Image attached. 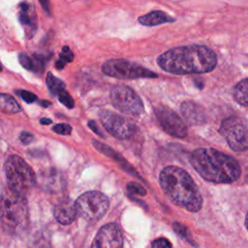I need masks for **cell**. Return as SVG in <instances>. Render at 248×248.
Returning a JSON list of instances; mask_svg holds the SVG:
<instances>
[{"instance_id": "cell-3", "label": "cell", "mask_w": 248, "mask_h": 248, "mask_svg": "<svg viewBox=\"0 0 248 248\" xmlns=\"http://www.w3.org/2000/svg\"><path fill=\"white\" fill-rule=\"evenodd\" d=\"M160 185L167 196L177 205L197 212L202 208V198L188 172L175 166L163 169L159 176Z\"/></svg>"}, {"instance_id": "cell-4", "label": "cell", "mask_w": 248, "mask_h": 248, "mask_svg": "<svg viewBox=\"0 0 248 248\" xmlns=\"http://www.w3.org/2000/svg\"><path fill=\"white\" fill-rule=\"evenodd\" d=\"M29 223L28 205L25 196L8 185L0 188V225L9 233L23 232Z\"/></svg>"}, {"instance_id": "cell-25", "label": "cell", "mask_w": 248, "mask_h": 248, "mask_svg": "<svg viewBox=\"0 0 248 248\" xmlns=\"http://www.w3.org/2000/svg\"><path fill=\"white\" fill-rule=\"evenodd\" d=\"M127 191L130 194L134 195H140V196H144L146 194L145 189L139 183L137 182H130L127 184Z\"/></svg>"}, {"instance_id": "cell-31", "label": "cell", "mask_w": 248, "mask_h": 248, "mask_svg": "<svg viewBox=\"0 0 248 248\" xmlns=\"http://www.w3.org/2000/svg\"><path fill=\"white\" fill-rule=\"evenodd\" d=\"M88 126H89V128H91V130H92L94 133H96V134L99 135L100 137H104L102 131L99 129V127H98V125L96 124L95 121L89 120V121H88Z\"/></svg>"}, {"instance_id": "cell-5", "label": "cell", "mask_w": 248, "mask_h": 248, "mask_svg": "<svg viewBox=\"0 0 248 248\" xmlns=\"http://www.w3.org/2000/svg\"><path fill=\"white\" fill-rule=\"evenodd\" d=\"M4 170L8 186L23 196L32 189L36 182V176L31 167L17 155H11L6 160Z\"/></svg>"}, {"instance_id": "cell-12", "label": "cell", "mask_w": 248, "mask_h": 248, "mask_svg": "<svg viewBox=\"0 0 248 248\" xmlns=\"http://www.w3.org/2000/svg\"><path fill=\"white\" fill-rule=\"evenodd\" d=\"M123 235L120 228L114 223L103 226L97 232L91 248H122Z\"/></svg>"}, {"instance_id": "cell-14", "label": "cell", "mask_w": 248, "mask_h": 248, "mask_svg": "<svg viewBox=\"0 0 248 248\" xmlns=\"http://www.w3.org/2000/svg\"><path fill=\"white\" fill-rule=\"evenodd\" d=\"M180 111L184 119L191 125H201L206 120L204 108L195 102H183L180 106Z\"/></svg>"}, {"instance_id": "cell-24", "label": "cell", "mask_w": 248, "mask_h": 248, "mask_svg": "<svg viewBox=\"0 0 248 248\" xmlns=\"http://www.w3.org/2000/svg\"><path fill=\"white\" fill-rule=\"evenodd\" d=\"M57 98H58V100H59L65 107H67V108H74L75 102H74L73 98L71 97V95H70L66 90H64V91H62L61 93H59V94L57 95Z\"/></svg>"}, {"instance_id": "cell-17", "label": "cell", "mask_w": 248, "mask_h": 248, "mask_svg": "<svg viewBox=\"0 0 248 248\" xmlns=\"http://www.w3.org/2000/svg\"><path fill=\"white\" fill-rule=\"evenodd\" d=\"M175 19L162 11H153L139 17V22L145 26H155L167 22H172Z\"/></svg>"}, {"instance_id": "cell-21", "label": "cell", "mask_w": 248, "mask_h": 248, "mask_svg": "<svg viewBox=\"0 0 248 248\" xmlns=\"http://www.w3.org/2000/svg\"><path fill=\"white\" fill-rule=\"evenodd\" d=\"M93 145H94V147H95L97 150H99L101 153H103V154H105V155H107V156L112 158L113 160L119 162L120 164H122V166H124V165L129 166V164L125 161V159H124L120 154H118L115 150H113L112 148H110L108 145H107V144H105V143H102V142H100V141H98V140H93Z\"/></svg>"}, {"instance_id": "cell-32", "label": "cell", "mask_w": 248, "mask_h": 248, "mask_svg": "<svg viewBox=\"0 0 248 248\" xmlns=\"http://www.w3.org/2000/svg\"><path fill=\"white\" fill-rule=\"evenodd\" d=\"M39 2L41 4L42 8L46 11V13L49 14L50 9H49V2H48V0H39Z\"/></svg>"}, {"instance_id": "cell-35", "label": "cell", "mask_w": 248, "mask_h": 248, "mask_svg": "<svg viewBox=\"0 0 248 248\" xmlns=\"http://www.w3.org/2000/svg\"><path fill=\"white\" fill-rule=\"evenodd\" d=\"M245 225H246V228H247V230H248V213H247L246 218H245Z\"/></svg>"}, {"instance_id": "cell-30", "label": "cell", "mask_w": 248, "mask_h": 248, "mask_svg": "<svg viewBox=\"0 0 248 248\" xmlns=\"http://www.w3.org/2000/svg\"><path fill=\"white\" fill-rule=\"evenodd\" d=\"M19 139L20 140L24 143V144H28L33 140V135L28 133V132H21L19 135Z\"/></svg>"}, {"instance_id": "cell-8", "label": "cell", "mask_w": 248, "mask_h": 248, "mask_svg": "<svg viewBox=\"0 0 248 248\" xmlns=\"http://www.w3.org/2000/svg\"><path fill=\"white\" fill-rule=\"evenodd\" d=\"M102 71L107 76L121 79L157 78V75L155 73L125 59L107 60L102 66Z\"/></svg>"}, {"instance_id": "cell-10", "label": "cell", "mask_w": 248, "mask_h": 248, "mask_svg": "<svg viewBox=\"0 0 248 248\" xmlns=\"http://www.w3.org/2000/svg\"><path fill=\"white\" fill-rule=\"evenodd\" d=\"M100 119L105 129L118 140L129 139L135 132L134 124L117 113L103 110L100 113Z\"/></svg>"}, {"instance_id": "cell-15", "label": "cell", "mask_w": 248, "mask_h": 248, "mask_svg": "<svg viewBox=\"0 0 248 248\" xmlns=\"http://www.w3.org/2000/svg\"><path fill=\"white\" fill-rule=\"evenodd\" d=\"M77 213L76 202H73L70 199H63L55 205L54 208V216L62 225L71 224L76 219Z\"/></svg>"}, {"instance_id": "cell-11", "label": "cell", "mask_w": 248, "mask_h": 248, "mask_svg": "<svg viewBox=\"0 0 248 248\" xmlns=\"http://www.w3.org/2000/svg\"><path fill=\"white\" fill-rule=\"evenodd\" d=\"M156 117L166 133L175 138H184L188 134L185 122L173 110L166 107H159L155 110Z\"/></svg>"}, {"instance_id": "cell-29", "label": "cell", "mask_w": 248, "mask_h": 248, "mask_svg": "<svg viewBox=\"0 0 248 248\" xmlns=\"http://www.w3.org/2000/svg\"><path fill=\"white\" fill-rule=\"evenodd\" d=\"M17 94L20 95V97L26 102V103H33L37 100V96L35 94H33L32 92H29V91H26V90H19L17 91Z\"/></svg>"}, {"instance_id": "cell-27", "label": "cell", "mask_w": 248, "mask_h": 248, "mask_svg": "<svg viewBox=\"0 0 248 248\" xmlns=\"http://www.w3.org/2000/svg\"><path fill=\"white\" fill-rule=\"evenodd\" d=\"M52 131L55 132L56 134L66 136V135H70V134L72 133V127H71V125H69V124L60 123V124L54 125V126L52 127Z\"/></svg>"}, {"instance_id": "cell-2", "label": "cell", "mask_w": 248, "mask_h": 248, "mask_svg": "<svg viewBox=\"0 0 248 248\" xmlns=\"http://www.w3.org/2000/svg\"><path fill=\"white\" fill-rule=\"evenodd\" d=\"M192 167L205 180L231 183L238 179L241 170L237 161L213 148H199L190 156Z\"/></svg>"}, {"instance_id": "cell-22", "label": "cell", "mask_w": 248, "mask_h": 248, "mask_svg": "<svg viewBox=\"0 0 248 248\" xmlns=\"http://www.w3.org/2000/svg\"><path fill=\"white\" fill-rule=\"evenodd\" d=\"M46 84L49 89V92L53 95L56 96L61 93L62 91L65 90V84L63 81H61L59 78L54 77L51 73H47L46 75Z\"/></svg>"}, {"instance_id": "cell-16", "label": "cell", "mask_w": 248, "mask_h": 248, "mask_svg": "<svg viewBox=\"0 0 248 248\" xmlns=\"http://www.w3.org/2000/svg\"><path fill=\"white\" fill-rule=\"evenodd\" d=\"M19 14L18 19L21 25L25 28L26 34L31 37L37 28V16L35 8L32 4L22 2L18 5Z\"/></svg>"}, {"instance_id": "cell-6", "label": "cell", "mask_w": 248, "mask_h": 248, "mask_svg": "<svg viewBox=\"0 0 248 248\" xmlns=\"http://www.w3.org/2000/svg\"><path fill=\"white\" fill-rule=\"evenodd\" d=\"M220 133L232 150L240 152L248 149V120L246 118L238 115L226 118L221 124Z\"/></svg>"}, {"instance_id": "cell-36", "label": "cell", "mask_w": 248, "mask_h": 248, "mask_svg": "<svg viewBox=\"0 0 248 248\" xmlns=\"http://www.w3.org/2000/svg\"><path fill=\"white\" fill-rule=\"evenodd\" d=\"M0 71H2V66H1V63H0Z\"/></svg>"}, {"instance_id": "cell-28", "label": "cell", "mask_w": 248, "mask_h": 248, "mask_svg": "<svg viewBox=\"0 0 248 248\" xmlns=\"http://www.w3.org/2000/svg\"><path fill=\"white\" fill-rule=\"evenodd\" d=\"M151 248H171V244L167 238L160 237L152 242Z\"/></svg>"}, {"instance_id": "cell-19", "label": "cell", "mask_w": 248, "mask_h": 248, "mask_svg": "<svg viewBox=\"0 0 248 248\" xmlns=\"http://www.w3.org/2000/svg\"><path fill=\"white\" fill-rule=\"evenodd\" d=\"M233 98L241 106L248 107V78L242 79L234 86Z\"/></svg>"}, {"instance_id": "cell-20", "label": "cell", "mask_w": 248, "mask_h": 248, "mask_svg": "<svg viewBox=\"0 0 248 248\" xmlns=\"http://www.w3.org/2000/svg\"><path fill=\"white\" fill-rule=\"evenodd\" d=\"M0 108L9 113H16L20 110V107L15 98L5 93H0Z\"/></svg>"}, {"instance_id": "cell-7", "label": "cell", "mask_w": 248, "mask_h": 248, "mask_svg": "<svg viewBox=\"0 0 248 248\" xmlns=\"http://www.w3.org/2000/svg\"><path fill=\"white\" fill-rule=\"evenodd\" d=\"M108 197L99 191H89L78 198L76 206L78 213L87 221L100 219L108 210Z\"/></svg>"}, {"instance_id": "cell-9", "label": "cell", "mask_w": 248, "mask_h": 248, "mask_svg": "<svg viewBox=\"0 0 248 248\" xmlns=\"http://www.w3.org/2000/svg\"><path fill=\"white\" fill-rule=\"evenodd\" d=\"M110 99L114 108L124 113L138 116L143 112L144 108L141 99L129 86H114L110 92Z\"/></svg>"}, {"instance_id": "cell-13", "label": "cell", "mask_w": 248, "mask_h": 248, "mask_svg": "<svg viewBox=\"0 0 248 248\" xmlns=\"http://www.w3.org/2000/svg\"><path fill=\"white\" fill-rule=\"evenodd\" d=\"M38 183L42 189L50 192L58 193L64 190L66 180L64 175L57 170L48 169L40 172Z\"/></svg>"}, {"instance_id": "cell-33", "label": "cell", "mask_w": 248, "mask_h": 248, "mask_svg": "<svg viewBox=\"0 0 248 248\" xmlns=\"http://www.w3.org/2000/svg\"><path fill=\"white\" fill-rule=\"evenodd\" d=\"M40 123L43 124V125H48V124L51 123V120L49 118H42L40 120Z\"/></svg>"}, {"instance_id": "cell-1", "label": "cell", "mask_w": 248, "mask_h": 248, "mask_svg": "<svg viewBox=\"0 0 248 248\" xmlns=\"http://www.w3.org/2000/svg\"><path fill=\"white\" fill-rule=\"evenodd\" d=\"M157 63L162 70L175 75L202 74L215 68L217 56L212 49L204 46H184L162 53Z\"/></svg>"}, {"instance_id": "cell-23", "label": "cell", "mask_w": 248, "mask_h": 248, "mask_svg": "<svg viewBox=\"0 0 248 248\" xmlns=\"http://www.w3.org/2000/svg\"><path fill=\"white\" fill-rule=\"evenodd\" d=\"M74 59V53L72 50L69 48V46H65L62 48V52L59 55V59L57 60L55 66L57 69H63L65 65L69 62H72Z\"/></svg>"}, {"instance_id": "cell-34", "label": "cell", "mask_w": 248, "mask_h": 248, "mask_svg": "<svg viewBox=\"0 0 248 248\" xmlns=\"http://www.w3.org/2000/svg\"><path fill=\"white\" fill-rule=\"evenodd\" d=\"M40 104H41L42 106H44V107H48V106L50 105V103L47 102V101H41Z\"/></svg>"}, {"instance_id": "cell-26", "label": "cell", "mask_w": 248, "mask_h": 248, "mask_svg": "<svg viewBox=\"0 0 248 248\" xmlns=\"http://www.w3.org/2000/svg\"><path fill=\"white\" fill-rule=\"evenodd\" d=\"M173 230L176 232V233H178L180 236H182L183 238H185L188 241H192V238L190 236V233L188 232V229L183 226L180 223H173Z\"/></svg>"}, {"instance_id": "cell-18", "label": "cell", "mask_w": 248, "mask_h": 248, "mask_svg": "<svg viewBox=\"0 0 248 248\" xmlns=\"http://www.w3.org/2000/svg\"><path fill=\"white\" fill-rule=\"evenodd\" d=\"M18 61L24 69H27L33 73L40 74L44 71V58L38 54L29 56L26 53L21 52L18 54Z\"/></svg>"}]
</instances>
